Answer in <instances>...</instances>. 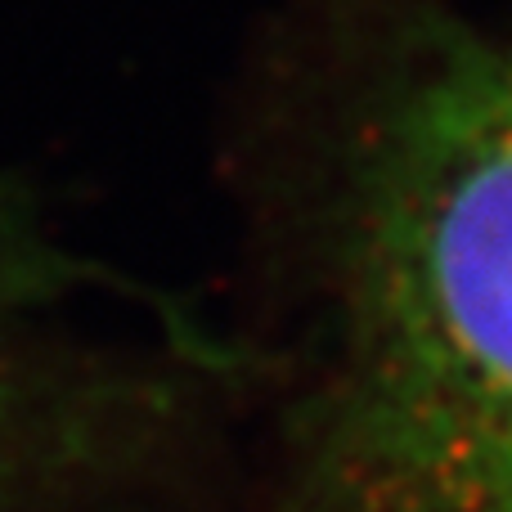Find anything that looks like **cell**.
I'll return each mask as SVG.
<instances>
[{
  "mask_svg": "<svg viewBox=\"0 0 512 512\" xmlns=\"http://www.w3.org/2000/svg\"><path fill=\"white\" fill-rule=\"evenodd\" d=\"M216 355L45 216L0 225V512H86L176 441Z\"/></svg>",
  "mask_w": 512,
  "mask_h": 512,
  "instance_id": "obj_2",
  "label": "cell"
},
{
  "mask_svg": "<svg viewBox=\"0 0 512 512\" xmlns=\"http://www.w3.org/2000/svg\"><path fill=\"white\" fill-rule=\"evenodd\" d=\"M297 512H512V50H441L351 162Z\"/></svg>",
  "mask_w": 512,
  "mask_h": 512,
  "instance_id": "obj_1",
  "label": "cell"
},
{
  "mask_svg": "<svg viewBox=\"0 0 512 512\" xmlns=\"http://www.w3.org/2000/svg\"><path fill=\"white\" fill-rule=\"evenodd\" d=\"M41 216V194H36L27 180L0 171V225L9 221H36Z\"/></svg>",
  "mask_w": 512,
  "mask_h": 512,
  "instance_id": "obj_3",
  "label": "cell"
}]
</instances>
